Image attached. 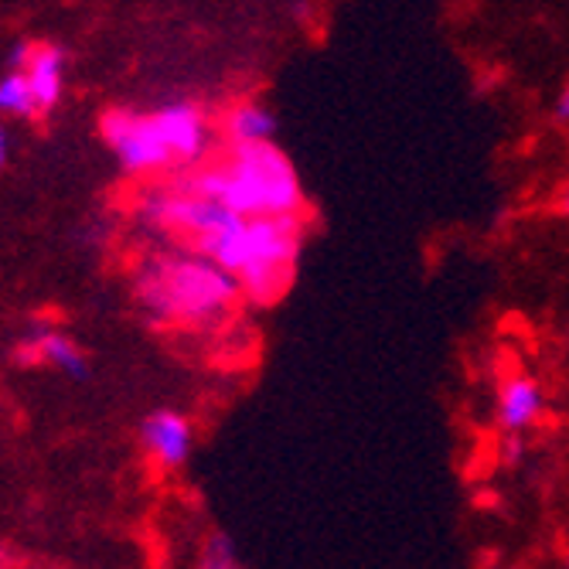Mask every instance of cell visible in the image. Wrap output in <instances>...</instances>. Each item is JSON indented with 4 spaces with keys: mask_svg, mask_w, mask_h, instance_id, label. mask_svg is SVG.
<instances>
[{
    "mask_svg": "<svg viewBox=\"0 0 569 569\" xmlns=\"http://www.w3.org/2000/svg\"><path fill=\"white\" fill-rule=\"evenodd\" d=\"M188 191L212 194L239 216H297L300 181L273 143L232 147L229 158L181 181Z\"/></svg>",
    "mask_w": 569,
    "mask_h": 569,
    "instance_id": "obj_1",
    "label": "cell"
},
{
    "mask_svg": "<svg viewBox=\"0 0 569 569\" xmlns=\"http://www.w3.org/2000/svg\"><path fill=\"white\" fill-rule=\"evenodd\" d=\"M194 249L232 270L242 283V293L270 300L287 287L297 263L300 222L297 216H239L232 226L201 239Z\"/></svg>",
    "mask_w": 569,
    "mask_h": 569,
    "instance_id": "obj_2",
    "label": "cell"
},
{
    "mask_svg": "<svg viewBox=\"0 0 569 569\" xmlns=\"http://www.w3.org/2000/svg\"><path fill=\"white\" fill-rule=\"evenodd\" d=\"M239 277L212 256H171L150 263L137 280V300L161 321H212L239 300Z\"/></svg>",
    "mask_w": 569,
    "mask_h": 569,
    "instance_id": "obj_3",
    "label": "cell"
},
{
    "mask_svg": "<svg viewBox=\"0 0 569 569\" xmlns=\"http://www.w3.org/2000/svg\"><path fill=\"white\" fill-rule=\"evenodd\" d=\"M99 130H102V140L113 147L120 164L133 174L164 171L174 164V153H171L153 113L110 110V113H102Z\"/></svg>",
    "mask_w": 569,
    "mask_h": 569,
    "instance_id": "obj_4",
    "label": "cell"
},
{
    "mask_svg": "<svg viewBox=\"0 0 569 569\" xmlns=\"http://www.w3.org/2000/svg\"><path fill=\"white\" fill-rule=\"evenodd\" d=\"M140 440L153 463L164 471H178L191 457V423L174 409H158L150 412L140 427Z\"/></svg>",
    "mask_w": 569,
    "mask_h": 569,
    "instance_id": "obj_5",
    "label": "cell"
},
{
    "mask_svg": "<svg viewBox=\"0 0 569 569\" xmlns=\"http://www.w3.org/2000/svg\"><path fill=\"white\" fill-rule=\"evenodd\" d=\"M158 127L174 153V164H194L209 150V123L191 102H168L158 113Z\"/></svg>",
    "mask_w": 569,
    "mask_h": 569,
    "instance_id": "obj_6",
    "label": "cell"
},
{
    "mask_svg": "<svg viewBox=\"0 0 569 569\" xmlns=\"http://www.w3.org/2000/svg\"><path fill=\"white\" fill-rule=\"evenodd\" d=\"M14 355H18V366H51V369L66 372L69 379H89V361H86L82 348L72 338L51 331V328L24 338Z\"/></svg>",
    "mask_w": 569,
    "mask_h": 569,
    "instance_id": "obj_7",
    "label": "cell"
},
{
    "mask_svg": "<svg viewBox=\"0 0 569 569\" xmlns=\"http://www.w3.org/2000/svg\"><path fill=\"white\" fill-rule=\"evenodd\" d=\"M546 409L542 386L532 376H511L498 392V427L505 433H526Z\"/></svg>",
    "mask_w": 569,
    "mask_h": 569,
    "instance_id": "obj_8",
    "label": "cell"
},
{
    "mask_svg": "<svg viewBox=\"0 0 569 569\" xmlns=\"http://www.w3.org/2000/svg\"><path fill=\"white\" fill-rule=\"evenodd\" d=\"M24 76L34 92L38 110H51L66 86V51L59 44H34L31 62L24 66Z\"/></svg>",
    "mask_w": 569,
    "mask_h": 569,
    "instance_id": "obj_9",
    "label": "cell"
},
{
    "mask_svg": "<svg viewBox=\"0 0 569 569\" xmlns=\"http://www.w3.org/2000/svg\"><path fill=\"white\" fill-rule=\"evenodd\" d=\"M226 137L232 140V147L273 143L277 117L267 107H260V102H239V107H232L226 117Z\"/></svg>",
    "mask_w": 569,
    "mask_h": 569,
    "instance_id": "obj_10",
    "label": "cell"
},
{
    "mask_svg": "<svg viewBox=\"0 0 569 569\" xmlns=\"http://www.w3.org/2000/svg\"><path fill=\"white\" fill-rule=\"evenodd\" d=\"M0 113H8V117H34L38 113V102H34L24 69H11L4 79H0Z\"/></svg>",
    "mask_w": 569,
    "mask_h": 569,
    "instance_id": "obj_11",
    "label": "cell"
},
{
    "mask_svg": "<svg viewBox=\"0 0 569 569\" xmlns=\"http://www.w3.org/2000/svg\"><path fill=\"white\" fill-rule=\"evenodd\" d=\"M239 562H242L239 549L226 532L209 536V542H204V549H201V566L204 569H236Z\"/></svg>",
    "mask_w": 569,
    "mask_h": 569,
    "instance_id": "obj_12",
    "label": "cell"
},
{
    "mask_svg": "<svg viewBox=\"0 0 569 569\" xmlns=\"http://www.w3.org/2000/svg\"><path fill=\"white\" fill-rule=\"evenodd\" d=\"M505 463H519L522 457H526V437L522 433H508V440H505Z\"/></svg>",
    "mask_w": 569,
    "mask_h": 569,
    "instance_id": "obj_13",
    "label": "cell"
},
{
    "mask_svg": "<svg viewBox=\"0 0 569 569\" xmlns=\"http://www.w3.org/2000/svg\"><path fill=\"white\" fill-rule=\"evenodd\" d=\"M552 120L562 123V127H569V86H562L559 96H556V102H552Z\"/></svg>",
    "mask_w": 569,
    "mask_h": 569,
    "instance_id": "obj_14",
    "label": "cell"
},
{
    "mask_svg": "<svg viewBox=\"0 0 569 569\" xmlns=\"http://www.w3.org/2000/svg\"><path fill=\"white\" fill-rule=\"evenodd\" d=\"M31 51H34V44L18 41V44L11 48V56H8V66H11V69H24V66L31 62Z\"/></svg>",
    "mask_w": 569,
    "mask_h": 569,
    "instance_id": "obj_15",
    "label": "cell"
},
{
    "mask_svg": "<svg viewBox=\"0 0 569 569\" xmlns=\"http://www.w3.org/2000/svg\"><path fill=\"white\" fill-rule=\"evenodd\" d=\"M4 164H8V133L0 127V171H4Z\"/></svg>",
    "mask_w": 569,
    "mask_h": 569,
    "instance_id": "obj_16",
    "label": "cell"
},
{
    "mask_svg": "<svg viewBox=\"0 0 569 569\" xmlns=\"http://www.w3.org/2000/svg\"><path fill=\"white\" fill-rule=\"evenodd\" d=\"M559 209L569 216V188H566V191H562V198H559Z\"/></svg>",
    "mask_w": 569,
    "mask_h": 569,
    "instance_id": "obj_17",
    "label": "cell"
}]
</instances>
